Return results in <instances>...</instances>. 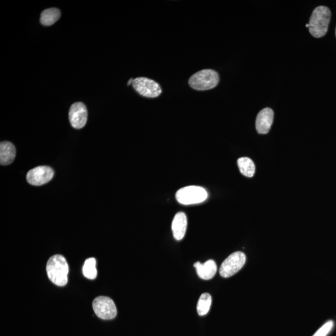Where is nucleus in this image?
<instances>
[{
  "label": "nucleus",
  "mask_w": 336,
  "mask_h": 336,
  "mask_svg": "<svg viewBox=\"0 0 336 336\" xmlns=\"http://www.w3.org/2000/svg\"><path fill=\"white\" fill-rule=\"evenodd\" d=\"M46 272L49 280L55 285L63 287L68 284L69 266L62 255L51 256L47 261Z\"/></svg>",
  "instance_id": "1"
},
{
  "label": "nucleus",
  "mask_w": 336,
  "mask_h": 336,
  "mask_svg": "<svg viewBox=\"0 0 336 336\" xmlns=\"http://www.w3.org/2000/svg\"><path fill=\"white\" fill-rule=\"evenodd\" d=\"M330 20V12L326 7H318L312 13L309 30L314 38H319L326 34Z\"/></svg>",
  "instance_id": "2"
},
{
  "label": "nucleus",
  "mask_w": 336,
  "mask_h": 336,
  "mask_svg": "<svg viewBox=\"0 0 336 336\" xmlns=\"http://www.w3.org/2000/svg\"><path fill=\"white\" fill-rule=\"evenodd\" d=\"M219 74L213 70H203L195 73L189 79L190 87L197 91H207L218 86Z\"/></svg>",
  "instance_id": "3"
},
{
  "label": "nucleus",
  "mask_w": 336,
  "mask_h": 336,
  "mask_svg": "<svg viewBox=\"0 0 336 336\" xmlns=\"http://www.w3.org/2000/svg\"><path fill=\"white\" fill-rule=\"evenodd\" d=\"M207 190L202 187L189 186L180 189L177 191L176 198L180 204L184 205H195L207 199Z\"/></svg>",
  "instance_id": "4"
},
{
  "label": "nucleus",
  "mask_w": 336,
  "mask_h": 336,
  "mask_svg": "<svg viewBox=\"0 0 336 336\" xmlns=\"http://www.w3.org/2000/svg\"><path fill=\"white\" fill-rule=\"evenodd\" d=\"M246 256L242 252H236L229 256L222 263L219 270L221 276L229 278L240 271L244 265Z\"/></svg>",
  "instance_id": "5"
},
{
  "label": "nucleus",
  "mask_w": 336,
  "mask_h": 336,
  "mask_svg": "<svg viewBox=\"0 0 336 336\" xmlns=\"http://www.w3.org/2000/svg\"><path fill=\"white\" fill-rule=\"evenodd\" d=\"M132 85L134 89L143 97L156 98L162 93L160 84L152 79L144 77L135 79Z\"/></svg>",
  "instance_id": "6"
},
{
  "label": "nucleus",
  "mask_w": 336,
  "mask_h": 336,
  "mask_svg": "<svg viewBox=\"0 0 336 336\" xmlns=\"http://www.w3.org/2000/svg\"><path fill=\"white\" fill-rule=\"evenodd\" d=\"M94 311L100 319L110 320L115 318L117 314L116 306L112 299L106 296H99L92 303Z\"/></svg>",
  "instance_id": "7"
},
{
  "label": "nucleus",
  "mask_w": 336,
  "mask_h": 336,
  "mask_svg": "<svg viewBox=\"0 0 336 336\" xmlns=\"http://www.w3.org/2000/svg\"><path fill=\"white\" fill-rule=\"evenodd\" d=\"M54 176V171L47 166H38L31 169L26 175L28 183L33 186H41L51 181Z\"/></svg>",
  "instance_id": "8"
},
{
  "label": "nucleus",
  "mask_w": 336,
  "mask_h": 336,
  "mask_svg": "<svg viewBox=\"0 0 336 336\" xmlns=\"http://www.w3.org/2000/svg\"><path fill=\"white\" fill-rule=\"evenodd\" d=\"M87 109L83 102L74 103L70 109L69 119L71 125L76 129L83 128L87 121Z\"/></svg>",
  "instance_id": "9"
},
{
  "label": "nucleus",
  "mask_w": 336,
  "mask_h": 336,
  "mask_svg": "<svg viewBox=\"0 0 336 336\" xmlns=\"http://www.w3.org/2000/svg\"><path fill=\"white\" fill-rule=\"evenodd\" d=\"M274 117V111L270 108H264L258 113L256 119V128L258 133H268L273 123Z\"/></svg>",
  "instance_id": "10"
},
{
  "label": "nucleus",
  "mask_w": 336,
  "mask_h": 336,
  "mask_svg": "<svg viewBox=\"0 0 336 336\" xmlns=\"http://www.w3.org/2000/svg\"><path fill=\"white\" fill-rule=\"evenodd\" d=\"M187 226V219L186 214L182 212L177 213L172 222V231L174 239L181 240L183 239L186 234Z\"/></svg>",
  "instance_id": "11"
},
{
  "label": "nucleus",
  "mask_w": 336,
  "mask_h": 336,
  "mask_svg": "<svg viewBox=\"0 0 336 336\" xmlns=\"http://www.w3.org/2000/svg\"><path fill=\"white\" fill-rule=\"evenodd\" d=\"M194 266L196 270L197 274L201 279L208 280L213 279L218 271L217 264L213 260H209L205 263L199 261L195 263Z\"/></svg>",
  "instance_id": "12"
},
{
  "label": "nucleus",
  "mask_w": 336,
  "mask_h": 336,
  "mask_svg": "<svg viewBox=\"0 0 336 336\" xmlns=\"http://www.w3.org/2000/svg\"><path fill=\"white\" fill-rule=\"evenodd\" d=\"M16 157V148L14 145L9 142H2L0 144V163L2 165H8L12 163Z\"/></svg>",
  "instance_id": "13"
},
{
  "label": "nucleus",
  "mask_w": 336,
  "mask_h": 336,
  "mask_svg": "<svg viewBox=\"0 0 336 336\" xmlns=\"http://www.w3.org/2000/svg\"><path fill=\"white\" fill-rule=\"evenodd\" d=\"M60 17V10L55 8H51L45 10L41 13L40 22L44 26H51L59 20Z\"/></svg>",
  "instance_id": "14"
},
{
  "label": "nucleus",
  "mask_w": 336,
  "mask_h": 336,
  "mask_svg": "<svg viewBox=\"0 0 336 336\" xmlns=\"http://www.w3.org/2000/svg\"><path fill=\"white\" fill-rule=\"evenodd\" d=\"M237 164L240 173L243 175L248 177V178L253 176L255 171V166L250 158L247 157L240 158L238 160Z\"/></svg>",
  "instance_id": "15"
},
{
  "label": "nucleus",
  "mask_w": 336,
  "mask_h": 336,
  "mask_svg": "<svg viewBox=\"0 0 336 336\" xmlns=\"http://www.w3.org/2000/svg\"><path fill=\"white\" fill-rule=\"evenodd\" d=\"M212 305V297L208 293L201 295L197 305V311L199 316H205L209 313Z\"/></svg>",
  "instance_id": "16"
},
{
  "label": "nucleus",
  "mask_w": 336,
  "mask_h": 336,
  "mask_svg": "<svg viewBox=\"0 0 336 336\" xmlns=\"http://www.w3.org/2000/svg\"><path fill=\"white\" fill-rule=\"evenodd\" d=\"M83 272L87 279L90 280L96 279L97 276L96 260L94 258L87 259L84 264Z\"/></svg>",
  "instance_id": "17"
},
{
  "label": "nucleus",
  "mask_w": 336,
  "mask_h": 336,
  "mask_svg": "<svg viewBox=\"0 0 336 336\" xmlns=\"http://www.w3.org/2000/svg\"><path fill=\"white\" fill-rule=\"evenodd\" d=\"M334 326V322L329 321L319 328L313 336H327Z\"/></svg>",
  "instance_id": "18"
},
{
  "label": "nucleus",
  "mask_w": 336,
  "mask_h": 336,
  "mask_svg": "<svg viewBox=\"0 0 336 336\" xmlns=\"http://www.w3.org/2000/svg\"><path fill=\"white\" fill-rule=\"evenodd\" d=\"M133 80H134V79H129V81L128 82V86H129V85L133 83Z\"/></svg>",
  "instance_id": "19"
},
{
  "label": "nucleus",
  "mask_w": 336,
  "mask_h": 336,
  "mask_svg": "<svg viewBox=\"0 0 336 336\" xmlns=\"http://www.w3.org/2000/svg\"><path fill=\"white\" fill-rule=\"evenodd\" d=\"M306 26L307 28H309V24H306Z\"/></svg>",
  "instance_id": "20"
},
{
  "label": "nucleus",
  "mask_w": 336,
  "mask_h": 336,
  "mask_svg": "<svg viewBox=\"0 0 336 336\" xmlns=\"http://www.w3.org/2000/svg\"><path fill=\"white\" fill-rule=\"evenodd\" d=\"M336 32V31H335Z\"/></svg>",
  "instance_id": "21"
}]
</instances>
